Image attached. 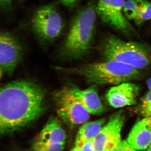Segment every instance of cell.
<instances>
[{"instance_id": "44dd1931", "label": "cell", "mask_w": 151, "mask_h": 151, "mask_svg": "<svg viewBox=\"0 0 151 151\" xmlns=\"http://www.w3.org/2000/svg\"><path fill=\"white\" fill-rule=\"evenodd\" d=\"M63 4L68 7L72 6L76 4L78 0H60Z\"/></svg>"}, {"instance_id": "52a82bcc", "label": "cell", "mask_w": 151, "mask_h": 151, "mask_svg": "<svg viewBox=\"0 0 151 151\" xmlns=\"http://www.w3.org/2000/svg\"><path fill=\"white\" fill-rule=\"evenodd\" d=\"M125 0H98L96 13L102 22L125 34L134 32L135 29L123 12Z\"/></svg>"}, {"instance_id": "d4e9b609", "label": "cell", "mask_w": 151, "mask_h": 151, "mask_svg": "<svg viewBox=\"0 0 151 151\" xmlns=\"http://www.w3.org/2000/svg\"><path fill=\"white\" fill-rule=\"evenodd\" d=\"M70 151H79L78 147L76 146H74L73 148L71 149Z\"/></svg>"}, {"instance_id": "9c48e42d", "label": "cell", "mask_w": 151, "mask_h": 151, "mask_svg": "<svg viewBox=\"0 0 151 151\" xmlns=\"http://www.w3.org/2000/svg\"><path fill=\"white\" fill-rule=\"evenodd\" d=\"M22 48L12 35L3 32L0 35V66L1 72L11 76L20 61Z\"/></svg>"}, {"instance_id": "30bf717a", "label": "cell", "mask_w": 151, "mask_h": 151, "mask_svg": "<svg viewBox=\"0 0 151 151\" xmlns=\"http://www.w3.org/2000/svg\"><path fill=\"white\" fill-rule=\"evenodd\" d=\"M139 91L137 85L130 82H124L111 87L106 98L108 103L114 108L136 105Z\"/></svg>"}, {"instance_id": "484cf974", "label": "cell", "mask_w": 151, "mask_h": 151, "mask_svg": "<svg viewBox=\"0 0 151 151\" xmlns=\"http://www.w3.org/2000/svg\"><path fill=\"white\" fill-rule=\"evenodd\" d=\"M146 151H151V144L149 146V147L146 150Z\"/></svg>"}, {"instance_id": "ac0fdd59", "label": "cell", "mask_w": 151, "mask_h": 151, "mask_svg": "<svg viewBox=\"0 0 151 151\" xmlns=\"http://www.w3.org/2000/svg\"><path fill=\"white\" fill-rule=\"evenodd\" d=\"M141 115L145 118L151 116V92H149L142 98L140 107Z\"/></svg>"}, {"instance_id": "cb8c5ba5", "label": "cell", "mask_w": 151, "mask_h": 151, "mask_svg": "<svg viewBox=\"0 0 151 151\" xmlns=\"http://www.w3.org/2000/svg\"><path fill=\"white\" fill-rule=\"evenodd\" d=\"M147 84L150 92H151V77L147 81Z\"/></svg>"}, {"instance_id": "6da1fadb", "label": "cell", "mask_w": 151, "mask_h": 151, "mask_svg": "<svg viewBox=\"0 0 151 151\" xmlns=\"http://www.w3.org/2000/svg\"><path fill=\"white\" fill-rule=\"evenodd\" d=\"M46 91L36 83L17 80L0 90V133H13L35 122L46 110Z\"/></svg>"}, {"instance_id": "9a60e30c", "label": "cell", "mask_w": 151, "mask_h": 151, "mask_svg": "<svg viewBox=\"0 0 151 151\" xmlns=\"http://www.w3.org/2000/svg\"><path fill=\"white\" fill-rule=\"evenodd\" d=\"M137 10L134 21L139 25L151 19V3L147 0H137Z\"/></svg>"}, {"instance_id": "d6986e66", "label": "cell", "mask_w": 151, "mask_h": 151, "mask_svg": "<svg viewBox=\"0 0 151 151\" xmlns=\"http://www.w3.org/2000/svg\"><path fill=\"white\" fill-rule=\"evenodd\" d=\"M79 151H95L93 144V139L85 141L80 145L77 146Z\"/></svg>"}, {"instance_id": "e0dca14e", "label": "cell", "mask_w": 151, "mask_h": 151, "mask_svg": "<svg viewBox=\"0 0 151 151\" xmlns=\"http://www.w3.org/2000/svg\"><path fill=\"white\" fill-rule=\"evenodd\" d=\"M137 0H127L124 3L123 12L124 15L128 20L134 19L137 16Z\"/></svg>"}, {"instance_id": "2e32d148", "label": "cell", "mask_w": 151, "mask_h": 151, "mask_svg": "<svg viewBox=\"0 0 151 151\" xmlns=\"http://www.w3.org/2000/svg\"><path fill=\"white\" fill-rule=\"evenodd\" d=\"M65 144L49 142L38 139L33 145L35 151H63Z\"/></svg>"}, {"instance_id": "4316f807", "label": "cell", "mask_w": 151, "mask_h": 151, "mask_svg": "<svg viewBox=\"0 0 151 151\" xmlns=\"http://www.w3.org/2000/svg\"><path fill=\"white\" fill-rule=\"evenodd\" d=\"M33 151H35L34 150Z\"/></svg>"}, {"instance_id": "7a4b0ae2", "label": "cell", "mask_w": 151, "mask_h": 151, "mask_svg": "<svg viewBox=\"0 0 151 151\" xmlns=\"http://www.w3.org/2000/svg\"><path fill=\"white\" fill-rule=\"evenodd\" d=\"M62 70L84 77L89 83L118 85L140 78V70L114 60L90 63L71 68H60Z\"/></svg>"}, {"instance_id": "277c9868", "label": "cell", "mask_w": 151, "mask_h": 151, "mask_svg": "<svg viewBox=\"0 0 151 151\" xmlns=\"http://www.w3.org/2000/svg\"><path fill=\"white\" fill-rule=\"evenodd\" d=\"M103 54L107 60L122 63L140 70L151 64V49L148 45L124 41L113 35L105 39Z\"/></svg>"}, {"instance_id": "7c38bea8", "label": "cell", "mask_w": 151, "mask_h": 151, "mask_svg": "<svg viewBox=\"0 0 151 151\" xmlns=\"http://www.w3.org/2000/svg\"><path fill=\"white\" fill-rule=\"evenodd\" d=\"M127 142L136 150H147L151 144V129L146 126L143 119L132 128Z\"/></svg>"}, {"instance_id": "8fae6325", "label": "cell", "mask_w": 151, "mask_h": 151, "mask_svg": "<svg viewBox=\"0 0 151 151\" xmlns=\"http://www.w3.org/2000/svg\"><path fill=\"white\" fill-rule=\"evenodd\" d=\"M70 89L89 114L100 115L106 111V108L100 101L95 85L84 90L76 87Z\"/></svg>"}, {"instance_id": "5bb4252c", "label": "cell", "mask_w": 151, "mask_h": 151, "mask_svg": "<svg viewBox=\"0 0 151 151\" xmlns=\"http://www.w3.org/2000/svg\"><path fill=\"white\" fill-rule=\"evenodd\" d=\"M105 123L104 119L84 123L79 129L76 138L75 145H80L85 141L93 139Z\"/></svg>"}, {"instance_id": "3957f363", "label": "cell", "mask_w": 151, "mask_h": 151, "mask_svg": "<svg viewBox=\"0 0 151 151\" xmlns=\"http://www.w3.org/2000/svg\"><path fill=\"white\" fill-rule=\"evenodd\" d=\"M96 14L95 8L89 5L76 15L62 47L63 56L78 59L87 54L91 46Z\"/></svg>"}, {"instance_id": "7402d4cb", "label": "cell", "mask_w": 151, "mask_h": 151, "mask_svg": "<svg viewBox=\"0 0 151 151\" xmlns=\"http://www.w3.org/2000/svg\"><path fill=\"white\" fill-rule=\"evenodd\" d=\"M12 1V0H0V4L3 7H7L10 5Z\"/></svg>"}, {"instance_id": "603a6c76", "label": "cell", "mask_w": 151, "mask_h": 151, "mask_svg": "<svg viewBox=\"0 0 151 151\" xmlns=\"http://www.w3.org/2000/svg\"><path fill=\"white\" fill-rule=\"evenodd\" d=\"M143 120L146 126L151 129V116L147 118H145Z\"/></svg>"}, {"instance_id": "4fadbf2b", "label": "cell", "mask_w": 151, "mask_h": 151, "mask_svg": "<svg viewBox=\"0 0 151 151\" xmlns=\"http://www.w3.org/2000/svg\"><path fill=\"white\" fill-rule=\"evenodd\" d=\"M38 139L49 142L65 144L66 134L59 119L51 117L42 130Z\"/></svg>"}, {"instance_id": "8992f818", "label": "cell", "mask_w": 151, "mask_h": 151, "mask_svg": "<svg viewBox=\"0 0 151 151\" xmlns=\"http://www.w3.org/2000/svg\"><path fill=\"white\" fill-rule=\"evenodd\" d=\"M34 32L40 39L53 40L60 34L63 28L62 17L56 8L52 5L40 7L32 19Z\"/></svg>"}, {"instance_id": "5b68a950", "label": "cell", "mask_w": 151, "mask_h": 151, "mask_svg": "<svg viewBox=\"0 0 151 151\" xmlns=\"http://www.w3.org/2000/svg\"><path fill=\"white\" fill-rule=\"evenodd\" d=\"M53 99L58 115L69 127L84 124L89 120L90 114L70 88H64L56 91Z\"/></svg>"}, {"instance_id": "ffe728a7", "label": "cell", "mask_w": 151, "mask_h": 151, "mask_svg": "<svg viewBox=\"0 0 151 151\" xmlns=\"http://www.w3.org/2000/svg\"><path fill=\"white\" fill-rule=\"evenodd\" d=\"M113 151H137L129 145L127 140L122 141L119 146Z\"/></svg>"}, {"instance_id": "ba28073f", "label": "cell", "mask_w": 151, "mask_h": 151, "mask_svg": "<svg viewBox=\"0 0 151 151\" xmlns=\"http://www.w3.org/2000/svg\"><path fill=\"white\" fill-rule=\"evenodd\" d=\"M124 111H120L110 117L108 123L93 139L95 151H113L122 142L121 132L125 121Z\"/></svg>"}]
</instances>
